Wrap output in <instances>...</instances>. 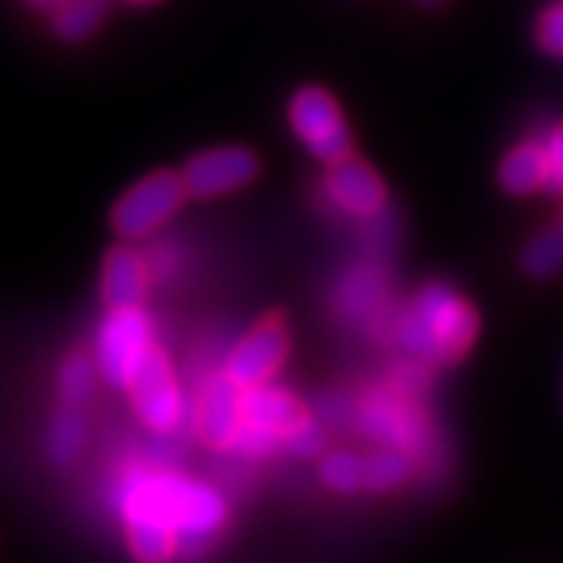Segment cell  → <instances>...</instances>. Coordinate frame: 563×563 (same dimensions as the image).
<instances>
[{
    "mask_svg": "<svg viewBox=\"0 0 563 563\" xmlns=\"http://www.w3.org/2000/svg\"><path fill=\"white\" fill-rule=\"evenodd\" d=\"M119 509L124 520L153 518L178 532V558L196 561L222 532L228 509L210 486L178 475H139L121 486Z\"/></svg>",
    "mask_w": 563,
    "mask_h": 563,
    "instance_id": "obj_1",
    "label": "cell"
},
{
    "mask_svg": "<svg viewBox=\"0 0 563 563\" xmlns=\"http://www.w3.org/2000/svg\"><path fill=\"white\" fill-rule=\"evenodd\" d=\"M477 311L449 285H429L417 294L397 322V336L422 363H460L475 345Z\"/></svg>",
    "mask_w": 563,
    "mask_h": 563,
    "instance_id": "obj_2",
    "label": "cell"
},
{
    "mask_svg": "<svg viewBox=\"0 0 563 563\" xmlns=\"http://www.w3.org/2000/svg\"><path fill=\"white\" fill-rule=\"evenodd\" d=\"M290 124L319 162L340 164L354 156V139L342 119L340 104L325 89L305 87L290 101Z\"/></svg>",
    "mask_w": 563,
    "mask_h": 563,
    "instance_id": "obj_3",
    "label": "cell"
},
{
    "mask_svg": "<svg viewBox=\"0 0 563 563\" xmlns=\"http://www.w3.org/2000/svg\"><path fill=\"white\" fill-rule=\"evenodd\" d=\"M185 196V178L178 173H150L147 178H141L139 185H133L121 196L112 210V228L124 239L147 236L181 208Z\"/></svg>",
    "mask_w": 563,
    "mask_h": 563,
    "instance_id": "obj_4",
    "label": "cell"
},
{
    "mask_svg": "<svg viewBox=\"0 0 563 563\" xmlns=\"http://www.w3.org/2000/svg\"><path fill=\"white\" fill-rule=\"evenodd\" d=\"M150 319L141 308L112 311L96 342V363L112 388H130L141 360L150 351Z\"/></svg>",
    "mask_w": 563,
    "mask_h": 563,
    "instance_id": "obj_5",
    "label": "cell"
},
{
    "mask_svg": "<svg viewBox=\"0 0 563 563\" xmlns=\"http://www.w3.org/2000/svg\"><path fill=\"white\" fill-rule=\"evenodd\" d=\"M290 351V331L288 322L279 311H271L260 325L253 328L245 340L239 342L233 354L228 360V374L242 391L256 386H265V379H271L285 363V356Z\"/></svg>",
    "mask_w": 563,
    "mask_h": 563,
    "instance_id": "obj_6",
    "label": "cell"
},
{
    "mask_svg": "<svg viewBox=\"0 0 563 563\" xmlns=\"http://www.w3.org/2000/svg\"><path fill=\"white\" fill-rule=\"evenodd\" d=\"M130 397H133L135 415L147 422L150 429H176L178 417H181V394H178L170 360L158 345H150L141 360L133 383H130Z\"/></svg>",
    "mask_w": 563,
    "mask_h": 563,
    "instance_id": "obj_7",
    "label": "cell"
},
{
    "mask_svg": "<svg viewBox=\"0 0 563 563\" xmlns=\"http://www.w3.org/2000/svg\"><path fill=\"white\" fill-rule=\"evenodd\" d=\"M260 173V162L245 147H219L190 158L181 173L187 196L194 199H213L245 187Z\"/></svg>",
    "mask_w": 563,
    "mask_h": 563,
    "instance_id": "obj_8",
    "label": "cell"
},
{
    "mask_svg": "<svg viewBox=\"0 0 563 563\" xmlns=\"http://www.w3.org/2000/svg\"><path fill=\"white\" fill-rule=\"evenodd\" d=\"M242 394L245 391L228 374L210 379V386L201 394L199 434L210 449H230V445H236L239 431L245 426Z\"/></svg>",
    "mask_w": 563,
    "mask_h": 563,
    "instance_id": "obj_9",
    "label": "cell"
},
{
    "mask_svg": "<svg viewBox=\"0 0 563 563\" xmlns=\"http://www.w3.org/2000/svg\"><path fill=\"white\" fill-rule=\"evenodd\" d=\"M325 187L331 199L342 210H349L354 216H374L386 208V185H383V178L377 176L374 167H368L356 156L345 158L340 164H331Z\"/></svg>",
    "mask_w": 563,
    "mask_h": 563,
    "instance_id": "obj_10",
    "label": "cell"
},
{
    "mask_svg": "<svg viewBox=\"0 0 563 563\" xmlns=\"http://www.w3.org/2000/svg\"><path fill=\"white\" fill-rule=\"evenodd\" d=\"M147 294V267L130 247H112L101 271V297L110 311L141 308Z\"/></svg>",
    "mask_w": 563,
    "mask_h": 563,
    "instance_id": "obj_11",
    "label": "cell"
},
{
    "mask_svg": "<svg viewBox=\"0 0 563 563\" xmlns=\"http://www.w3.org/2000/svg\"><path fill=\"white\" fill-rule=\"evenodd\" d=\"M242 411H245L247 422H256L262 429L276 431L282 440L288 438L290 431H297L299 426L311 420L308 411L302 408V402L297 397H290L288 391L282 388H247L242 394Z\"/></svg>",
    "mask_w": 563,
    "mask_h": 563,
    "instance_id": "obj_12",
    "label": "cell"
},
{
    "mask_svg": "<svg viewBox=\"0 0 563 563\" xmlns=\"http://www.w3.org/2000/svg\"><path fill=\"white\" fill-rule=\"evenodd\" d=\"M549 181V156L547 144L529 139L511 150L500 164V185L511 196H529L543 190Z\"/></svg>",
    "mask_w": 563,
    "mask_h": 563,
    "instance_id": "obj_13",
    "label": "cell"
},
{
    "mask_svg": "<svg viewBox=\"0 0 563 563\" xmlns=\"http://www.w3.org/2000/svg\"><path fill=\"white\" fill-rule=\"evenodd\" d=\"M124 523L135 561L170 563L173 558H178V532L173 527L153 518H130Z\"/></svg>",
    "mask_w": 563,
    "mask_h": 563,
    "instance_id": "obj_14",
    "label": "cell"
},
{
    "mask_svg": "<svg viewBox=\"0 0 563 563\" xmlns=\"http://www.w3.org/2000/svg\"><path fill=\"white\" fill-rule=\"evenodd\" d=\"M87 443V417L81 408L64 406L55 411L46 431V457L53 460L55 466H69Z\"/></svg>",
    "mask_w": 563,
    "mask_h": 563,
    "instance_id": "obj_15",
    "label": "cell"
},
{
    "mask_svg": "<svg viewBox=\"0 0 563 563\" xmlns=\"http://www.w3.org/2000/svg\"><path fill=\"white\" fill-rule=\"evenodd\" d=\"M98 363L87 351H73L58 368V397L64 406L84 408L96 394Z\"/></svg>",
    "mask_w": 563,
    "mask_h": 563,
    "instance_id": "obj_16",
    "label": "cell"
},
{
    "mask_svg": "<svg viewBox=\"0 0 563 563\" xmlns=\"http://www.w3.org/2000/svg\"><path fill=\"white\" fill-rule=\"evenodd\" d=\"M520 265L534 279L563 274V224H555L552 230H543L541 236H534L520 256Z\"/></svg>",
    "mask_w": 563,
    "mask_h": 563,
    "instance_id": "obj_17",
    "label": "cell"
},
{
    "mask_svg": "<svg viewBox=\"0 0 563 563\" xmlns=\"http://www.w3.org/2000/svg\"><path fill=\"white\" fill-rule=\"evenodd\" d=\"M101 21H104V0H69L55 15V32L60 41L78 44L92 35Z\"/></svg>",
    "mask_w": 563,
    "mask_h": 563,
    "instance_id": "obj_18",
    "label": "cell"
},
{
    "mask_svg": "<svg viewBox=\"0 0 563 563\" xmlns=\"http://www.w3.org/2000/svg\"><path fill=\"white\" fill-rule=\"evenodd\" d=\"M368 426V431L374 438L386 440V443L394 445H415L417 438H420L411 415L402 411L400 406H394V402H377V406L371 408Z\"/></svg>",
    "mask_w": 563,
    "mask_h": 563,
    "instance_id": "obj_19",
    "label": "cell"
},
{
    "mask_svg": "<svg viewBox=\"0 0 563 563\" xmlns=\"http://www.w3.org/2000/svg\"><path fill=\"white\" fill-rule=\"evenodd\" d=\"M365 466V486L374 492H391L408 481L411 475V463L400 452H374L363 457Z\"/></svg>",
    "mask_w": 563,
    "mask_h": 563,
    "instance_id": "obj_20",
    "label": "cell"
},
{
    "mask_svg": "<svg viewBox=\"0 0 563 563\" xmlns=\"http://www.w3.org/2000/svg\"><path fill=\"white\" fill-rule=\"evenodd\" d=\"M322 481H325L328 489L342 492V495H351V492L363 489L365 486V466L363 457L349 452L328 454L325 463H322Z\"/></svg>",
    "mask_w": 563,
    "mask_h": 563,
    "instance_id": "obj_21",
    "label": "cell"
},
{
    "mask_svg": "<svg viewBox=\"0 0 563 563\" xmlns=\"http://www.w3.org/2000/svg\"><path fill=\"white\" fill-rule=\"evenodd\" d=\"M547 144V156H549V181L547 190L549 196H563V121H558L549 135L543 139Z\"/></svg>",
    "mask_w": 563,
    "mask_h": 563,
    "instance_id": "obj_22",
    "label": "cell"
},
{
    "mask_svg": "<svg viewBox=\"0 0 563 563\" xmlns=\"http://www.w3.org/2000/svg\"><path fill=\"white\" fill-rule=\"evenodd\" d=\"M279 434L271 429H262V426H256V422H247L242 426V431H239L236 438V449L239 452L245 454H256V457H262V454H271L276 449V443H279Z\"/></svg>",
    "mask_w": 563,
    "mask_h": 563,
    "instance_id": "obj_23",
    "label": "cell"
},
{
    "mask_svg": "<svg viewBox=\"0 0 563 563\" xmlns=\"http://www.w3.org/2000/svg\"><path fill=\"white\" fill-rule=\"evenodd\" d=\"M282 443L288 445V452L299 454V457H317V454L325 449V434H322L319 426H313V422L308 420L305 426H299L297 431H290Z\"/></svg>",
    "mask_w": 563,
    "mask_h": 563,
    "instance_id": "obj_24",
    "label": "cell"
},
{
    "mask_svg": "<svg viewBox=\"0 0 563 563\" xmlns=\"http://www.w3.org/2000/svg\"><path fill=\"white\" fill-rule=\"evenodd\" d=\"M538 41L547 53L561 55L563 58V3L543 12L541 23H538Z\"/></svg>",
    "mask_w": 563,
    "mask_h": 563,
    "instance_id": "obj_25",
    "label": "cell"
},
{
    "mask_svg": "<svg viewBox=\"0 0 563 563\" xmlns=\"http://www.w3.org/2000/svg\"><path fill=\"white\" fill-rule=\"evenodd\" d=\"M394 388H397L402 397H420L422 391H429V374L422 368H417V365H406V368L397 371Z\"/></svg>",
    "mask_w": 563,
    "mask_h": 563,
    "instance_id": "obj_26",
    "label": "cell"
},
{
    "mask_svg": "<svg viewBox=\"0 0 563 563\" xmlns=\"http://www.w3.org/2000/svg\"><path fill=\"white\" fill-rule=\"evenodd\" d=\"M26 3L35 9H49V12H58L60 7H67L69 0H26Z\"/></svg>",
    "mask_w": 563,
    "mask_h": 563,
    "instance_id": "obj_27",
    "label": "cell"
},
{
    "mask_svg": "<svg viewBox=\"0 0 563 563\" xmlns=\"http://www.w3.org/2000/svg\"><path fill=\"white\" fill-rule=\"evenodd\" d=\"M422 7H429V9H438V7H443L445 0H420Z\"/></svg>",
    "mask_w": 563,
    "mask_h": 563,
    "instance_id": "obj_28",
    "label": "cell"
},
{
    "mask_svg": "<svg viewBox=\"0 0 563 563\" xmlns=\"http://www.w3.org/2000/svg\"><path fill=\"white\" fill-rule=\"evenodd\" d=\"M130 3H139V7H147V3H156V0H130Z\"/></svg>",
    "mask_w": 563,
    "mask_h": 563,
    "instance_id": "obj_29",
    "label": "cell"
},
{
    "mask_svg": "<svg viewBox=\"0 0 563 563\" xmlns=\"http://www.w3.org/2000/svg\"><path fill=\"white\" fill-rule=\"evenodd\" d=\"M558 224H563V208H561V216H558Z\"/></svg>",
    "mask_w": 563,
    "mask_h": 563,
    "instance_id": "obj_30",
    "label": "cell"
}]
</instances>
